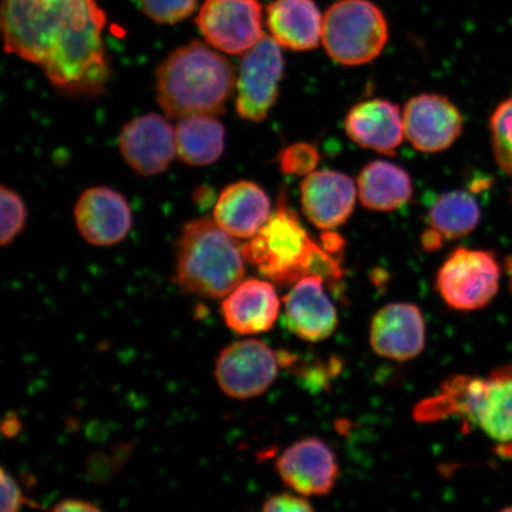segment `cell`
Wrapping results in <instances>:
<instances>
[{
    "label": "cell",
    "mask_w": 512,
    "mask_h": 512,
    "mask_svg": "<svg viewBox=\"0 0 512 512\" xmlns=\"http://www.w3.org/2000/svg\"><path fill=\"white\" fill-rule=\"evenodd\" d=\"M0 21L6 53L38 64L60 91L104 92L107 19L96 0H2Z\"/></svg>",
    "instance_id": "obj_1"
},
{
    "label": "cell",
    "mask_w": 512,
    "mask_h": 512,
    "mask_svg": "<svg viewBox=\"0 0 512 512\" xmlns=\"http://www.w3.org/2000/svg\"><path fill=\"white\" fill-rule=\"evenodd\" d=\"M451 416L482 430L495 441L499 456L512 459V366L497 368L488 377L453 376L439 394L414 409L421 422Z\"/></svg>",
    "instance_id": "obj_2"
},
{
    "label": "cell",
    "mask_w": 512,
    "mask_h": 512,
    "mask_svg": "<svg viewBox=\"0 0 512 512\" xmlns=\"http://www.w3.org/2000/svg\"><path fill=\"white\" fill-rule=\"evenodd\" d=\"M234 85L232 63L198 41L172 51L157 69L158 102L172 119L222 113Z\"/></svg>",
    "instance_id": "obj_3"
},
{
    "label": "cell",
    "mask_w": 512,
    "mask_h": 512,
    "mask_svg": "<svg viewBox=\"0 0 512 512\" xmlns=\"http://www.w3.org/2000/svg\"><path fill=\"white\" fill-rule=\"evenodd\" d=\"M243 260L242 247L214 220H192L178 241L175 281L197 296L223 298L242 283Z\"/></svg>",
    "instance_id": "obj_4"
},
{
    "label": "cell",
    "mask_w": 512,
    "mask_h": 512,
    "mask_svg": "<svg viewBox=\"0 0 512 512\" xmlns=\"http://www.w3.org/2000/svg\"><path fill=\"white\" fill-rule=\"evenodd\" d=\"M313 242L297 214L285 198H280L277 210L243 245L242 254L273 283L294 285L306 277L305 265Z\"/></svg>",
    "instance_id": "obj_5"
},
{
    "label": "cell",
    "mask_w": 512,
    "mask_h": 512,
    "mask_svg": "<svg viewBox=\"0 0 512 512\" xmlns=\"http://www.w3.org/2000/svg\"><path fill=\"white\" fill-rule=\"evenodd\" d=\"M323 46L343 66H361L379 57L388 42V23L369 0H339L323 17Z\"/></svg>",
    "instance_id": "obj_6"
},
{
    "label": "cell",
    "mask_w": 512,
    "mask_h": 512,
    "mask_svg": "<svg viewBox=\"0 0 512 512\" xmlns=\"http://www.w3.org/2000/svg\"><path fill=\"white\" fill-rule=\"evenodd\" d=\"M501 268L494 254L458 248L437 275V290L444 302L457 311L482 309L495 298Z\"/></svg>",
    "instance_id": "obj_7"
},
{
    "label": "cell",
    "mask_w": 512,
    "mask_h": 512,
    "mask_svg": "<svg viewBox=\"0 0 512 512\" xmlns=\"http://www.w3.org/2000/svg\"><path fill=\"white\" fill-rule=\"evenodd\" d=\"M284 57L279 43L264 36L245 54L236 81V111L253 123L267 118L277 102L284 75Z\"/></svg>",
    "instance_id": "obj_8"
},
{
    "label": "cell",
    "mask_w": 512,
    "mask_h": 512,
    "mask_svg": "<svg viewBox=\"0 0 512 512\" xmlns=\"http://www.w3.org/2000/svg\"><path fill=\"white\" fill-rule=\"evenodd\" d=\"M262 19L259 0H204L196 24L210 47L240 55L265 36Z\"/></svg>",
    "instance_id": "obj_9"
},
{
    "label": "cell",
    "mask_w": 512,
    "mask_h": 512,
    "mask_svg": "<svg viewBox=\"0 0 512 512\" xmlns=\"http://www.w3.org/2000/svg\"><path fill=\"white\" fill-rule=\"evenodd\" d=\"M280 358L264 342H235L217 358L215 377L224 394L236 400L256 398L277 380Z\"/></svg>",
    "instance_id": "obj_10"
},
{
    "label": "cell",
    "mask_w": 512,
    "mask_h": 512,
    "mask_svg": "<svg viewBox=\"0 0 512 512\" xmlns=\"http://www.w3.org/2000/svg\"><path fill=\"white\" fill-rule=\"evenodd\" d=\"M402 115L405 137L420 152L444 151L456 143L463 132L462 113L444 95L414 96Z\"/></svg>",
    "instance_id": "obj_11"
},
{
    "label": "cell",
    "mask_w": 512,
    "mask_h": 512,
    "mask_svg": "<svg viewBox=\"0 0 512 512\" xmlns=\"http://www.w3.org/2000/svg\"><path fill=\"white\" fill-rule=\"evenodd\" d=\"M119 146L133 171L156 176L168 169L177 155L176 130L162 115H140L124 126Z\"/></svg>",
    "instance_id": "obj_12"
},
{
    "label": "cell",
    "mask_w": 512,
    "mask_h": 512,
    "mask_svg": "<svg viewBox=\"0 0 512 512\" xmlns=\"http://www.w3.org/2000/svg\"><path fill=\"white\" fill-rule=\"evenodd\" d=\"M288 488L305 497L328 495L338 478L334 451L319 438H305L286 448L277 462Z\"/></svg>",
    "instance_id": "obj_13"
},
{
    "label": "cell",
    "mask_w": 512,
    "mask_h": 512,
    "mask_svg": "<svg viewBox=\"0 0 512 512\" xmlns=\"http://www.w3.org/2000/svg\"><path fill=\"white\" fill-rule=\"evenodd\" d=\"M370 345L388 360H414L425 349L426 324L419 307L393 303L376 312L370 325Z\"/></svg>",
    "instance_id": "obj_14"
},
{
    "label": "cell",
    "mask_w": 512,
    "mask_h": 512,
    "mask_svg": "<svg viewBox=\"0 0 512 512\" xmlns=\"http://www.w3.org/2000/svg\"><path fill=\"white\" fill-rule=\"evenodd\" d=\"M324 281L309 275L297 281L283 299L286 329L306 342L325 341L338 326L337 310L325 292Z\"/></svg>",
    "instance_id": "obj_15"
},
{
    "label": "cell",
    "mask_w": 512,
    "mask_h": 512,
    "mask_svg": "<svg viewBox=\"0 0 512 512\" xmlns=\"http://www.w3.org/2000/svg\"><path fill=\"white\" fill-rule=\"evenodd\" d=\"M75 221L83 239L93 246H113L132 228V213L126 198L107 187L87 189L75 207Z\"/></svg>",
    "instance_id": "obj_16"
},
{
    "label": "cell",
    "mask_w": 512,
    "mask_h": 512,
    "mask_svg": "<svg viewBox=\"0 0 512 512\" xmlns=\"http://www.w3.org/2000/svg\"><path fill=\"white\" fill-rule=\"evenodd\" d=\"M357 188L341 172H311L300 187V201L307 220L323 230H332L349 220L355 209Z\"/></svg>",
    "instance_id": "obj_17"
},
{
    "label": "cell",
    "mask_w": 512,
    "mask_h": 512,
    "mask_svg": "<svg viewBox=\"0 0 512 512\" xmlns=\"http://www.w3.org/2000/svg\"><path fill=\"white\" fill-rule=\"evenodd\" d=\"M221 311L224 322L236 334L256 335L273 328L279 316L280 300L272 283L249 279L226 296Z\"/></svg>",
    "instance_id": "obj_18"
},
{
    "label": "cell",
    "mask_w": 512,
    "mask_h": 512,
    "mask_svg": "<svg viewBox=\"0 0 512 512\" xmlns=\"http://www.w3.org/2000/svg\"><path fill=\"white\" fill-rule=\"evenodd\" d=\"M344 127L352 142L383 155H395L405 137L400 108L383 99L363 101L352 107Z\"/></svg>",
    "instance_id": "obj_19"
},
{
    "label": "cell",
    "mask_w": 512,
    "mask_h": 512,
    "mask_svg": "<svg viewBox=\"0 0 512 512\" xmlns=\"http://www.w3.org/2000/svg\"><path fill=\"white\" fill-rule=\"evenodd\" d=\"M271 201L260 185L241 181L221 192L214 221L235 239H251L271 216Z\"/></svg>",
    "instance_id": "obj_20"
},
{
    "label": "cell",
    "mask_w": 512,
    "mask_h": 512,
    "mask_svg": "<svg viewBox=\"0 0 512 512\" xmlns=\"http://www.w3.org/2000/svg\"><path fill=\"white\" fill-rule=\"evenodd\" d=\"M266 22L281 48L307 51L322 40L323 17L313 0H274L268 5Z\"/></svg>",
    "instance_id": "obj_21"
},
{
    "label": "cell",
    "mask_w": 512,
    "mask_h": 512,
    "mask_svg": "<svg viewBox=\"0 0 512 512\" xmlns=\"http://www.w3.org/2000/svg\"><path fill=\"white\" fill-rule=\"evenodd\" d=\"M358 197L364 207L393 211L411 200L413 185L406 170L384 160L364 166L357 179Z\"/></svg>",
    "instance_id": "obj_22"
},
{
    "label": "cell",
    "mask_w": 512,
    "mask_h": 512,
    "mask_svg": "<svg viewBox=\"0 0 512 512\" xmlns=\"http://www.w3.org/2000/svg\"><path fill=\"white\" fill-rule=\"evenodd\" d=\"M224 127L208 114L179 119L176 127L177 155L192 166L214 164L224 151Z\"/></svg>",
    "instance_id": "obj_23"
},
{
    "label": "cell",
    "mask_w": 512,
    "mask_h": 512,
    "mask_svg": "<svg viewBox=\"0 0 512 512\" xmlns=\"http://www.w3.org/2000/svg\"><path fill=\"white\" fill-rule=\"evenodd\" d=\"M480 210L475 197L465 191L441 195L428 213V223L445 240H458L478 226Z\"/></svg>",
    "instance_id": "obj_24"
},
{
    "label": "cell",
    "mask_w": 512,
    "mask_h": 512,
    "mask_svg": "<svg viewBox=\"0 0 512 512\" xmlns=\"http://www.w3.org/2000/svg\"><path fill=\"white\" fill-rule=\"evenodd\" d=\"M491 133L496 162L505 174L512 176V96L492 115Z\"/></svg>",
    "instance_id": "obj_25"
},
{
    "label": "cell",
    "mask_w": 512,
    "mask_h": 512,
    "mask_svg": "<svg viewBox=\"0 0 512 512\" xmlns=\"http://www.w3.org/2000/svg\"><path fill=\"white\" fill-rule=\"evenodd\" d=\"M0 207H2V233L0 240L3 246L14 241L25 227L28 219L27 207L16 191L2 187L0 190Z\"/></svg>",
    "instance_id": "obj_26"
},
{
    "label": "cell",
    "mask_w": 512,
    "mask_h": 512,
    "mask_svg": "<svg viewBox=\"0 0 512 512\" xmlns=\"http://www.w3.org/2000/svg\"><path fill=\"white\" fill-rule=\"evenodd\" d=\"M147 17L159 24L184 21L195 11L198 0H139Z\"/></svg>",
    "instance_id": "obj_27"
},
{
    "label": "cell",
    "mask_w": 512,
    "mask_h": 512,
    "mask_svg": "<svg viewBox=\"0 0 512 512\" xmlns=\"http://www.w3.org/2000/svg\"><path fill=\"white\" fill-rule=\"evenodd\" d=\"M318 162L316 147L307 143L288 146L279 157L280 169L287 175H310Z\"/></svg>",
    "instance_id": "obj_28"
},
{
    "label": "cell",
    "mask_w": 512,
    "mask_h": 512,
    "mask_svg": "<svg viewBox=\"0 0 512 512\" xmlns=\"http://www.w3.org/2000/svg\"><path fill=\"white\" fill-rule=\"evenodd\" d=\"M2 512H16L25 504H29L27 498L24 497L21 488H19L16 480L12 478L8 472L2 470Z\"/></svg>",
    "instance_id": "obj_29"
},
{
    "label": "cell",
    "mask_w": 512,
    "mask_h": 512,
    "mask_svg": "<svg viewBox=\"0 0 512 512\" xmlns=\"http://www.w3.org/2000/svg\"><path fill=\"white\" fill-rule=\"evenodd\" d=\"M304 497L291 494L273 495L266 499V502L262 505V511H312V505Z\"/></svg>",
    "instance_id": "obj_30"
},
{
    "label": "cell",
    "mask_w": 512,
    "mask_h": 512,
    "mask_svg": "<svg viewBox=\"0 0 512 512\" xmlns=\"http://www.w3.org/2000/svg\"><path fill=\"white\" fill-rule=\"evenodd\" d=\"M54 511L59 512H94L100 511L95 504L87 501H81V499H66L57 503L53 508Z\"/></svg>",
    "instance_id": "obj_31"
},
{
    "label": "cell",
    "mask_w": 512,
    "mask_h": 512,
    "mask_svg": "<svg viewBox=\"0 0 512 512\" xmlns=\"http://www.w3.org/2000/svg\"><path fill=\"white\" fill-rule=\"evenodd\" d=\"M322 246L326 251L339 255L343 251L344 240L341 235L331 232V230H325V233L322 235Z\"/></svg>",
    "instance_id": "obj_32"
},
{
    "label": "cell",
    "mask_w": 512,
    "mask_h": 512,
    "mask_svg": "<svg viewBox=\"0 0 512 512\" xmlns=\"http://www.w3.org/2000/svg\"><path fill=\"white\" fill-rule=\"evenodd\" d=\"M445 239L443 236H441L437 230L430 229L427 230V232L422 235L421 242L422 246L426 249V251H435V249L440 248L443 246V241Z\"/></svg>",
    "instance_id": "obj_33"
},
{
    "label": "cell",
    "mask_w": 512,
    "mask_h": 512,
    "mask_svg": "<svg viewBox=\"0 0 512 512\" xmlns=\"http://www.w3.org/2000/svg\"><path fill=\"white\" fill-rule=\"evenodd\" d=\"M508 270H509V274H510V284L512 287V259L509 261Z\"/></svg>",
    "instance_id": "obj_34"
}]
</instances>
